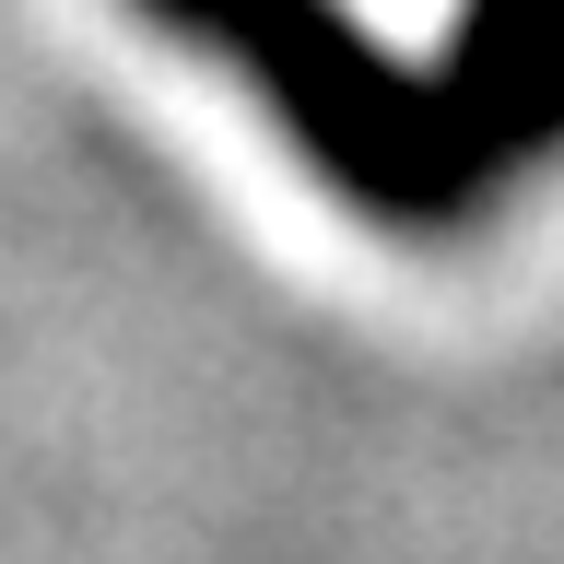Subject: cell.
Segmentation results:
<instances>
[{"label": "cell", "instance_id": "1", "mask_svg": "<svg viewBox=\"0 0 564 564\" xmlns=\"http://www.w3.org/2000/svg\"><path fill=\"white\" fill-rule=\"evenodd\" d=\"M153 35L224 59L329 200L388 236L482 224L564 153V0H458L435 59H388L352 0H130Z\"/></svg>", "mask_w": 564, "mask_h": 564}]
</instances>
